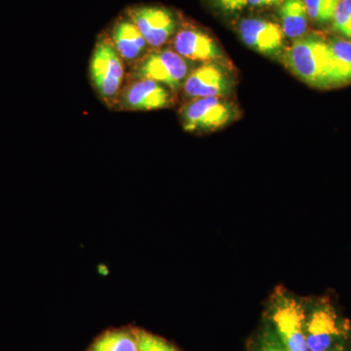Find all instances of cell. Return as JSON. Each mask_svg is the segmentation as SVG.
I'll return each instance as SVG.
<instances>
[{"mask_svg":"<svg viewBox=\"0 0 351 351\" xmlns=\"http://www.w3.org/2000/svg\"><path fill=\"white\" fill-rule=\"evenodd\" d=\"M307 15L316 24L332 23L339 0H304Z\"/></svg>","mask_w":351,"mask_h":351,"instance_id":"cell-16","label":"cell"},{"mask_svg":"<svg viewBox=\"0 0 351 351\" xmlns=\"http://www.w3.org/2000/svg\"><path fill=\"white\" fill-rule=\"evenodd\" d=\"M332 27L335 32L351 40V0H339Z\"/></svg>","mask_w":351,"mask_h":351,"instance_id":"cell-17","label":"cell"},{"mask_svg":"<svg viewBox=\"0 0 351 351\" xmlns=\"http://www.w3.org/2000/svg\"><path fill=\"white\" fill-rule=\"evenodd\" d=\"M123 62L112 41L101 39L96 44L90 63V76L97 93L108 105L119 100L124 78Z\"/></svg>","mask_w":351,"mask_h":351,"instance_id":"cell-3","label":"cell"},{"mask_svg":"<svg viewBox=\"0 0 351 351\" xmlns=\"http://www.w3.org/2000/svg\"><path fill=\"white\" fill-rule=\"evenodd\" d=\"M257 351H290L287 346L284 345L281 339L276 331L263 332L262 338L258 341Z\"/></svg>","mask_w":351,"mask_h":351,"instance_id":"cell-19","label":"cell"},{"mask_svg":"<svg viewBox=\"0 0 351 351\" xmlns=\"http://www.w3.org/2000/svg\"><path fill=\"white\" fill-rule=\"evenodd\" d=\"M233 87L232 77L216 62L204 63L189 73L184 85V94L189 98L207 97L225 98Z\"/></svg>","mask_w":351,"mask_h":351,"instance_id":"cell-8","label":"cell"},{"mask_svg":"<svg viewBox=\"0 0 351 351\" xmlns=\"http://www.w3.org/2000/svg\"><path fill=\"white\" fill-rule=\"evenodd\" d=\"M338 86L351 83V41L332 38L328 40Z\"/></svg>","mask_w":351,"mask_h":351,"instance_id":"cell-14","label":"cell"},{"mask_svg":"<svg viewBox=\"0 0 351 351\" xmlns=\"http://www.w3.org/2000/svg\"><path fill=\"white\" fill-rule=\"evenodd\" d=\"M283 63L295 76L311 86L337 87L336 73L328 41L318 36H302L284 51Z\"/></svg>","mask_w":351,"mask_h":351,"instance_id":"cell-1","label":"cell"},{"mask_svg":"<svg viewBox=\"0 0 351 351\" xmlns=\"http://www.w3.org/2000/svg\"><path fill=\"white\" fill-rule=\"evenodd\" d=\"M130 17L152 47L162 46L176 31L174 16L161 7H140L132 11Z\"/></svg>","mask_w":351,"mask_h":351,"instance_id":"cell-9","label":"cell"},{"mask_svg":"<svg viewBox=\"0 0 351 351\" xmlns=\"http://www.w3.org/2000/svg\"><path fill=\"white\" fill-rule=\"evenodd\" d=\"M122 107L130 110H154L169 107L172 97L167 88L152 80L138 78L120 94Z\"/></svg>","mask_w":351,"mask_h":351,"instance_id":"cell-10","label":"cell"},{"mask_svg":"<svg viewBox=\"0 0 351 351\" xmlns=\"http://www.w3.org/2000/svg\"><path fill=\"white\" fill-rule=\"evenodd\" d=\"M274 331L290 351H309L306 338V309L284 289H277L271 298Z\"/></svg>","mask_w":351,"mask_h":351,"instance_id":"cell-2","label":"cell"},{"mask_svg":"<svg viewBox=\"0 0 351 351\" xmlns=\"http://www.w3.org/2000/svg\"><path fill=\"white\" fill-rule=\"evenodd\" d=\"M284 0H247V4L253 7H269L278 5Z\"/></svg>","mask_w":351,"mask_h":351,"instance_id":"cell-21","label":"cell"},{"mask_svg":"<svg viewBox=\"0 0 351 351\" xmlns=\"http://www.w3.org/2000/svg\"><path fill=\"white\" fill-rule=\"evenodd\" d=\"M138 351H179L163 339L144 331L136 332Z\"/></svg>","mask_w":351,"mask_h":351,"instance_id":"cell-18","label":"cell"},{"mask_svg":"<svg viewBox=\"0 0 351 351\" xmlns=\"http://www.w3.org/2000/svg\"><path fill=\"white\" fill-rule=\"evenodd\" d=\"M112 43L119 56L127 63H133L142 56L147 41L132 21L117 23L112 31Z\"/></svg>","mask_w":351,"mask_h":351,"instance_id":"cell-12","label":"cell"},{"mask_svg":"<svg viewBox=\"0 0 351 351\" xmlns=\"http://www.w3.org/2000/svg\"><path fill=\"white\" fill-rule=\"evenodd\" d=\"M279 14L282 25L281 29L285 38L295 40L306 34L308 15L304 0H284Z\"/></svg>","mask_w":351,"mask_h":351,"instance_id":"cell-13","label":"cell"},{"mask_svg":"<svg viewBox=\"0 0 351 351\" xmlns=\"http://www.w3.org/2000/svg\"><path fill=\"white\" fill-rule=\"evenodd\" d=\"M327 351H348L345 348V346L343 343H339V345L334 346V348H331V350Z\"/></svg>","mask_w":351,"mask_h":351,"instance_id":"cell-22","label":"cell"},{"mask_svg":"<svg viewBox=\"0 0 351 351\" xmlns=\"http://www.w3.org/2000/svg\"><path fill=\"white\" fill-rule=\"evenodd\" d=\"M182 126L188 132L214 131L230 123L237 117L232 103L221 97L193 99L182 108Z\"/></svg>","mask_w":351,"mask_h":351,"instance_id":"cell-5","label":"cell"},{"mask_svg":"<svg viewBox=\"0 0 351 351\" xmlns=\"http://www.w3.org/2000/svg\"><path fill=\"white\" fill-rule=\"evenodd\" d=\"M189 75L188 61L172 49L154 51L141 59L135 68V76L138 80H154L173 91H179L184 88Z\"/></svg>","mask_w":351,"mask_h":351,"instance_id":"cell-4","label":"cell"},{"mask_svg":"<svg viewBox=\"0 0 351 351\" xmlns=\"http://www.w3.org/2000/svg\"><path fill=\"white\" fill-rule=\"evenodd\" d=\"M348 328L330 304H317L306 315V338L309 351H327L343 343Z\"/></svg>","mask_w":351,"mask_h":351,"instance_id":"cell-6","label":"cell"},{"mask_svg":"<svg viewBox=\"0 0 351 351\" xmlns=\"http://www.w3.org/2000/svg\"><path fill=\"white\" fill-rule=\"evenodd\" d=\"M217 6L228 13L239 12L248 5L247 0H213Z\"/></svg>","mask_w":351,"mask_h":351,"instance_id":"cell-20","label":"cell"},{"mask_svg":"<svg viewBox=\"0 0 351 351\" xmlns=\"http://www.w3.org/2000/svg\"><path fill=\"white\" fill-rule=\"evenodd\" d=\"M240 38L251 49L271 58L282 55L285 48V36L278 25L258 18L240 21Z\"/></svg>","mask_w":351,"mask_h":351,"instance_id":"cell-7","label":"cell"},{"mask_svg":"<svg viewBox=\"0 0 351 351\" xmlns=\"http://www.w3.org/2000/svg\"><path fill=\"white\" fill-rule=\"evenodd\" d=\"M89 351H138L137 335L114 330L101 335Z\"/></svg>","mask_w":351,"mask_h":351,"instance_id":"cell-15","label":"cell"},{"mask_svg":"<svg viewBox=\"0 0 351 351\" xmlns=\"http://www.w3.org/2000/svg\"><path fill=\"white\" fill-rule=\"evenodd\" d=\"M174 49L191 61L216 62L225 59L223 51L211 36L195 29H182L176 34Z\"/></svg>","mask_w":351,"mask_h":351,"instance_id":"cell-11","label":"cell"}]
</instances>
